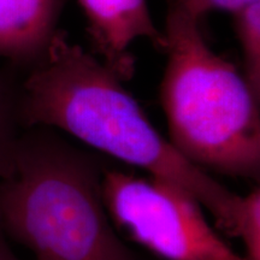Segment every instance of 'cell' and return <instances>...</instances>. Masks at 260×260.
<instances>
[{"label":"cell","instance_id":"cell-1","mask_svg":"<svg viewBox=\"0 0 260 260\" xmlns=\"http://www.w3.org/2000/svg\"><path fill=\"white\" fill-rule=\"evenodd\" d=\"M18 109L24 128L61 130L181 187L210 211L219 229L235 236L241 197L182 157L154 128L121 77L61 29L21 82Z\"/></svg>","mask_w":260,"mask_h":260},{"label":"cell","instance_id":"cell-2","mask_svg":"<svg viewBox=\"0 0 260 260\" xmlns=\"http://www.w3.org/2000/svg\"><path fill=\"white\" fill-rule=\"evenodd\" d=\"M19 134L0 178V229L37 260H135L104 204V168L46 126Z\"/></svg>","mask_w":260,"mask_h":260},{"label":"cell","instance_id":"cell-3","mask_svg":"<svg viewBox=\"0 0 260 260\" xmlns=\"http://www.w3.org/2000/svg\"><path fill=\"white\" fill-rule=\"evenodd\" d=\"M199 22L169 6L162 29L168 60L159 89L169 141L204 171L258 181L260 95L211 48Z\"/></svg>","mask_w":260,"mask_h":260},{"label":"cell","instance_id":"cell-4","mask_svg":"<svg viewBox=\"0 0 260 260\" xmlns=\"http://www.w3.org/2000/svg\"><path fill=\"white\" fill-rule=\"evenodd\" d=\"M107 213L133 240L167 260H245L217 235L200 204L176 184L105 170Z\"/></svg>","mask_w":260,"mask_h":260},{"label":"cell","instance_id":"cell-5","mask_svg":"<svg viewBox=\"0 0 260 260\" xmlns=\"http://www.w3.org/2000/svg\"><path fill=\"white\" fill-rule=\"evenodd\" d=\"M95 56L123 81L134 75L132 48L139 40L164 51V32L158 29L146 0H79Z\"/></svg>","mask_w":260,"mask_h":260},{"label":"cell","instance_id":"cell-6","mask_svg":"<svg viewBox=\"0 0 260 260\" xmlns=\"http://www.w3.org/2000/svg\"><path fill=\"white\" fill-rule=\"evenodd\" d=\"M64 0H0V59L29 70L59 30Z\"/></svg>","mask_w":260,"mask_h":260},{"label":"cell","instance_id":"cell-7","mask_svg":"<svg viewBox=\"0 0 260 260\" xmlns=\"http://www.w3.org/2000/svg\"><path fill=\"white\" fill-rule=\"evenodd\" d=\"M17 69L11 65L0 69V178L11 171L15 147L21 128Z\"/></svg>","mask_w":260,"mask_h":260},{"label":"cell","instance_id":"cell-8","mask_svg":"<svg viewBox=\"0 0 260 260\" xmlns=\"http://www.w3.org/2000/svg\"><path fill=\"white\" fill-rule=\"evenodd\" d=\"M234 27L242 51L247 82L260 95V0L235 12Z\"/></svg>","mask_w":260,"mask_h":260},{"label":"cell","instance_id":"cell-9","mask_svg":"<svg viewBox=\"0 0 260 260\" xmlns=\"http://www.w3.org/2000/svg\"><path fill=\"white\" fill-rule=\"evenodd\" d=\"M235 236L245 246V260H260V191L253 189L247 197H241L237 211Z\"/></svg>","mask_w":260,"mask_h":260},{"label":"cell","instance_id":"cell-10","mask_svg":"<svg viewBox=\"0 0 260 260\" xmlns=\"http://www.w3.org/2000/svg\"><path fill=\"white\" fill-rule=\"evenodd\" d=\"M170 4L178 6V8L199 19L210 11L205 0H170Z\"/></svg>","mask_w":260,"mask_h":260},{"label":"cell","instance_id":"cell-11","mask_svg":"<svg viewBox=\"0 0 260 260\" xmlns=\"http://www.w3.org/2000/svg\"><path fill=\"white\" fill-rule=\"evenodd\" d=\"M211 10H222V11L235 14L240 9L247 5L246 0H205Z\"/></svg>","mask_w":260,"mask_h":260},{"label":"cell","instance_id":"cell-12","mask_svg":"<svg viewBox=\"0 0 260 260\" xmlns=\"http://www.w3.org/2000/svg\"><path fill=\"white\" fill-rule=\"evenodd\" d=\"M0 260H21L16 256L5 240V234L0 229Z\"/></svg>","mask_w":260,"mask_h":260}]
</instances>
